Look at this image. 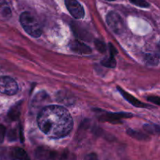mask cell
Masks as SVG:
<instances>
[{
  "instance_id": "obj_1",
  "label": "cell",
  "mask_w": 160,
  "mask_h": 160,
  "mask_svg": "<svg viewBox=\"0 0 160 160\" xmlns=\"http://www.w3.org/2000/svg\"><path fill=\"white\" fill-rule=\"evenodd\" d=\"M38 124L47 136L52 138H60L71 131L73 119L62 106H48L39 112Z\"/></svg>"
},
{
  "instance_id": "obj_2",
  "label": "cell",
  "mask_w": 160,
  "mask_h": 160,
  "mask_svg": "<svg viewBox=\"0 0 160 160\" xmlns=\"http://www.w3.org/2000/svg\"><path fill=\"white\" fill-rule=\"evenodd\" d=\"M20 21L24 31L33 38H38L42 34V30L40 23L30 12H22Z\"/></svg>"
},
{
  "instance_id": "obj_3",
  "label": "cell",
  "mask_w": 160,
  "mask_h": 160,
  "mask_svg": "<svg viewBox=\"0 0 160 160\" xmlns=\"http://www.w3.org/2000/svg\"><path fill=\"white\" fill-rule=\"evenodd\" d=\"M106 22L110 29L117 34H122L125 31L126 26L123 18L117 12H109L106 16Z\"/></svg>"
},
{
  "instance_id": "obj_4",
  "label": "cell",
  "mask_w": 160,
  "mask_h": 160,
  "mask_svg": "<svg viewBox=\"0 0 160 160\" xmlns=\"http://www.w3.org/2000/svg\"><path fill=\"white\" fill-rule=\"evenodd\" d=\"M17 92L18 85L12 78L9 77H0V93L13 95Z\"/></svg>"
},
{
  "instance_id": "obj_5",
  "label": "cell",
  "mask_w": 160,
  "mask_h": 160,
  "mask_svg": "<svg viewBox=\"0 0 160 160\" xmlns=\"http://www.w3.org/2000/svg\"><path fill=\"white\" fill-rule=\"evenodd\" d=\"M64 2L67 10L72 17L78 20L84 18L85 14L84 9L78 0H64Z\"/></svg>"
},
{
  "instance_id": "obj_6",
  "label": "cell",
  "mask_w": 160,
  "mask_h": 160,
  "mask_svg": "<svg viewBox=\"0 0 160 160\" xmlns=\"http://www.w3.org/2000/svg\"><path fill=\"white\" fill-rule=\"evenodd\" d=\"M35 156L38 160H56L58 153L51 148L41 146L36 149Z\"/></svg>"
},
{
  "instance_id": "obj_7",
  "label": "cell",
  "mask_w": 160,
  "mask_h": 160,
  "mask_svg": "<svg viewBox=\"0 0 160 160\" xmlns=\"http://www.w3.org/2000/svg\"><path fill=\"white\" fill-rule=\"evenodd\" d=\"M70 47L72 51L78 54L88 55L92 53V49L90 47L78 40H74L70 42Z\"/></svg>"
},
{
  "instance_id": "obj_8",
  "label": "cell",
  "mask_w": 160,
  "mask_h": 160,
  "mask_svg": "<svg viewBox=\"0 0 160 160\" xmlns=\"http://www.w3.org/2000/svg\"><path fill=\"white\" fill-rule=\"evenodd\" d=\"M9 156L12 159L16 160H31L28 153L20 148H13L10 151Z\"/></svg>"
},
{
  "instance_id": "obj_9",
  "label": "cell",
  "mask_w": 160,
  "mask_h": 160,
  "mask_svg": "<svg viewBox=\"0 0 160 160\" xmlns=\"http://www.w3.org/2000/svg\"><path fill=\"white\" fill-rule=\"evenodd\" d=\"M117 88H118V90L120 91V92L121 93V95L124 97L125 99H126L128 102H129L131 103V104H132L133 106H136V107H147V105L141 102L138 101L137 98H134L133 95H130L129 93L126 92L124 90H123V89L120 88L118 87Z\"/></svg>"
},
{
  "instance_id": "obj_10",
  "label": "cell",
  "mask_w": 160,
  "mask_h": 160,
  "mask_svg": "<svg viewBox=\"0 0 160 160\" xmlns=\"http://www.w3.org/2000/svg\"><path fill=\"white\" fill-rule=\"evenodd\" d=\"M131 117V114L129 113H109L106 117H104V120H107V121H116L122 118H128V117Z\"/></svg>"
},
{
  "instance_id": "obj_11",
  "label": "cell",
  "mask_w": 160,
  "mask_h": 160,
  "mask_svg": "<svg viewBox=\"0 0 160 160\" xmlns=\"http://www.w3.org/2000/svg\"><path fill=\"white\" fill-rule=\"evenodd\" d=\"M0 15L4 17L11 16V9L5 0H0Z\"/></svg>"
},
{
  "instance_id": "obj_12",
  "label": "cell",
  "mask_w": 160,
  "mask_h": 160,
  "mask_svg": "<svg viewBox=\"0 0 160 160\" xmlns=\"http://www.w3.org/2000/svg\"><path fill=\"white\" fill-rule=\"evenodd\" d=\"M147 63L152 66H157L159 62V56L158 54H148L147 55L146 57Z\"/></svg>"
},
{
  "instance_id": "obj_13",
  "label": "cell",
  "mask_w": 160,
  "mask_h": 160,
  "mask_svg": "<svg viewBox=\"0 0 160 160\" xmlns=\"http://www.w3.org/2000/svg\"><path fill=\"white\" fill-rule=\"evenodd\" d=\"M102 64L103 66H105V67H109V68H114L116 67V65H117V62H116L114 56L110 54V56L109 57L102 61Z\"/></svg>"
},
{
  "instance_id": "obj_14",
  "label": "cell",
  "mask_w": 160,
  "mask_h": 160,
  "mask_svg": "<svg viewBox=\"0 0 160 160\" xmlns=\"http://www.w3.org/2000/svg\"><path fill=\"white\" fill-rule=\"evenodd\" d=\"M19 115H20V106L19 105H16L15 106L11 108V109L9 112V114H8L9 119L12 120H17L18 118Z\"/></svg>"
},
{
  "instance_id": "obj_15",
  "label": "cell",
  "mask_w": 160,
  "mask_h": 160,
  "mask_svg": "<svg viewBox=\"0 0 160 160\" xmlns=\"http://www.w3.org/2000/svg\"><path fill=\"white\" fill-rule=\"evenodd\" d=\"M128 134H130L132 138H134L138 139V140H147V136L143 134L142 133L138 132V131H133V130H128Z\"/></svg>"
},
{
  "instance_id": "obj_16",
  "label": "cell",
  "mask_w": 160,
  "mask_h": 160,
  "mask_svg": "<svg viewBox=\"0 0 160 160\" xmlns=\"http://www.w3.org/2000/svg\"><path fill=\"white\" fill-rule=\"evenodd\" d=\"M132 4L138 6L141 8H148L150 6V4L145 0H129Z\"/></svg>"
},
{
  "instance_id": "obj_17",
  "label": "cell",
  "mask_w": 160,
  "mask_h": 160,
  "mask_svg": "<svg viewBox=\"0 0 160 160\" xmlns=\"http://www.w3.org/2000/svg\"><path fill=\"white\" fill-rule=\"evenodd\" d=\"M95 45L97 49L100 52L103 53L106 51V46L104 44V42H102L100 40H95Z\"/></svg>"
},
{
  "instance_id": "obj_18",
  "label": "cell",
  "mask_w": 160,
  "mask_h": 160,
  "mask_svg": "<svg viewBox=\"0 0 160 160\" xmlns=\"http://www.w3.org/2000/svg\"><path fill=\"white\" fill-rule=\"evenodd\" d=\"M59 160H76V158H75L74 155L70 153V152L66 151L62 153Z\"/></svg>"
},
{
  "instance_id": "obj_19",
  "label": "cell",
  "mask_w": 160,
  "mask_h": 160,
  "mask_svg": "<svg viewBox=\"0 0 160 160\" xmlns=\"http://www.w3.org/2000/svg\"><path fill=\"white\" fill-rule=\"evenodd\" d=\"M145 129L148 132L152 133V134H154V133H159V127L156 126V125H148L146 124L145 127Z\"/></svg>"
},
{
  "instance_id": "obj_20",
  "label": "cell",
  "mask_w": 160,
  "mask_h": 160,
  "mask_svg": "<svg viewBox=\"0 0 160 160\" xmlns=\"http://www.w3.org/2000/svg\"><path fill=\"white\" fill-rule=\"evenodd\" d=\"M5 134H6V128L3 125L0 124V144L4 140Z\"/></svg>"
},
{
  "instance_id": "obj_21",
  "label": "cell",
  "mask_w": 160,
  "mask_h": 160,
  "mask_svg": "<svg viewBox=\"0 0 160 160\" xmlns=\"http://www.w3.org/2000/svg\"><path fill=\"white\" fill-rule=\"evenodd\" d=\"M8 138H9V140L12 142V141L17 140V134H16L15 130H11L10 131L8 134Z\"/></svg>"
},
{
  "instance_id": "obj_22",
  "label": "cell",
  "mask_w": 160,
  "mask_h": 160,
  "mask_svg": "<svg viewBox=\"0 0 160 160\" xmlns=\"http://www.w3.org/2000/svg\"><path fill=\"white\" fill-rule=\"evenodd\" d=\"M84 160H98V156L95 153H90V154L86 156Z\"/></svg>"
},
{
  "instance_id": "obj_23",
  "label": "cell",
  "mask_w": 160,
  "mask_h": 160,
  "mask_svg": "<svg viewBox=\"0 0 160 160\" xmlns=\"http://www.w3.org/2000/svg\"><path fill=\"white\" fill-rule=\"evenodd\" d=\"M148 101H150V102H154L155 104L159 105V97H156V96L148 97Z\"/></svg>"
},
{
  "instance_id": "obj_24",
  "label": "cell",
  "mask_w": 160,
  "mask_h": 160,
  "mask_svg": "<svg viewBox=\"0 0 160 160\" xmlns=\"http://www.w3.org/2000/svg\"><path fill=\"white\" fill-rule=\"evenodd\" d=\"M105 1H108V2H113V1H116V0H105Z\"/></svg>"
}]
</instances>
